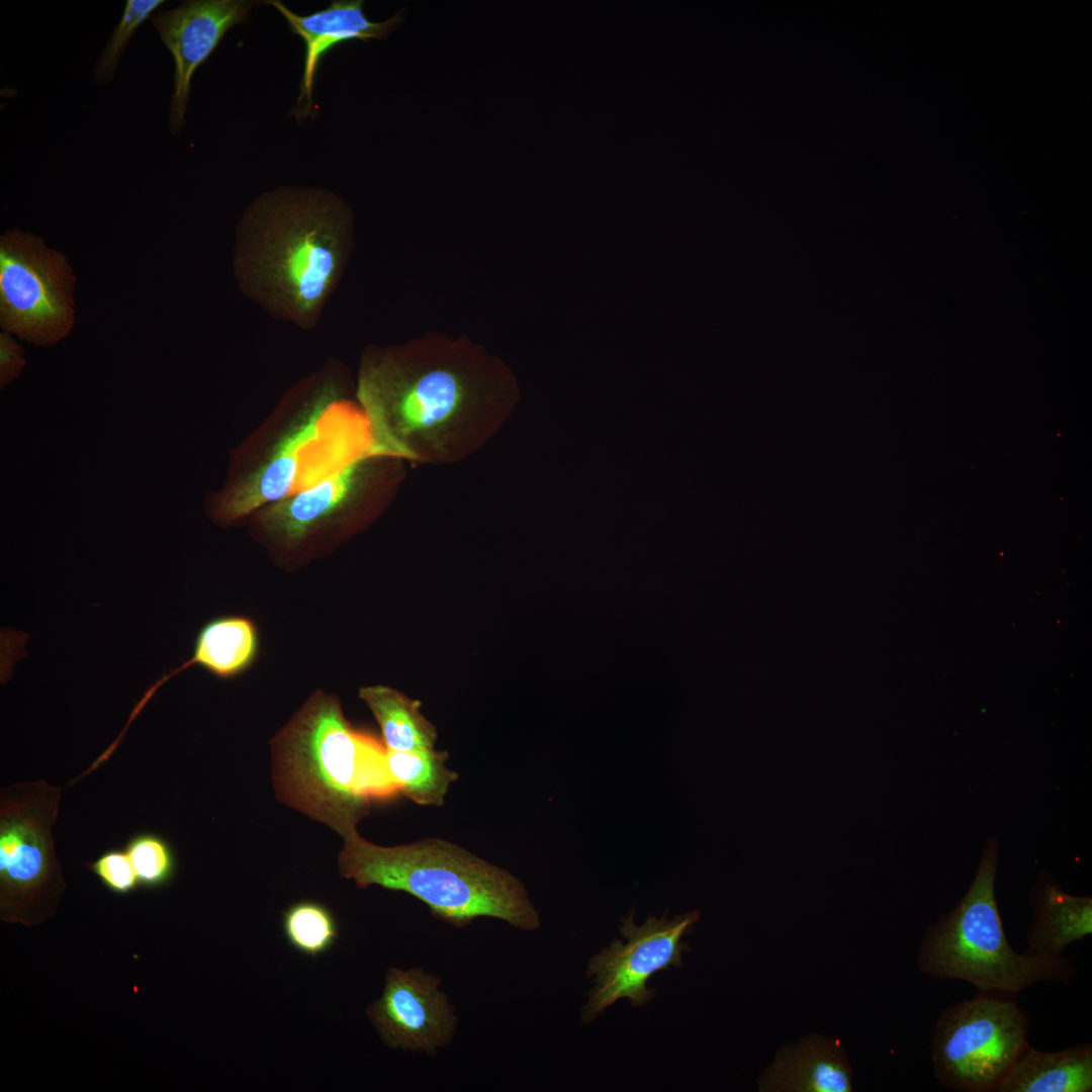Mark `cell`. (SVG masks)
Returning <instances> with one entry per match:
<instances>
[{
  "mask_svg": "<svg viewBox=\"0 0 1092 1092\" xmlns=\"http://www.w3.org/2000/svg\"><path fill=\"white\" fill-rule=\"evenodd\" d=\"M343 840L339 872L358 888L379 886L407 893L455 927H465L480 917L499 919L525 931L541 925L517 877L455 843L425 838L381 846L364 839L356 829Z\"/></svg>",
  "mask_w": 1092,
  "mask_h": 1092,
  "instance_id": "3957f363",
  "label": "cell"
},
{
  "mask_svg": "<svg viewBox=\"0 0 1092 1092\" xmlns=\"http://www.w3.org/2000/svg\"><path fill=\"white\" fill-rule=\"evenodd\" d=\"M386 453L368 412L343 400L322 402L262 468L215 499L213 515L236 520L309 489L353 462Z\"/></svg>",
  "mask_w": 1092,
  "mask_h": 1092,
  "instance_id": "5b68a950",
  "label": "cell"
},
{
  "mask_svg": "<svg viewBox=\"0 0 1092 1092\" xmlns=\"http://www.w3.org/2000/svg\"><path fill=\"white\" fill-rule=\"evenodd\" d=\"M286 20L290 30L299 35L304 43V66L300 93L290 114L305 119L313 114V85L315 73L323 58L340 43L352 40L384 39L403 21L399 10L384 21L367 18L362 0L332 1L328 7L308 15H298L281 1H265Z\"/></svg>",
  "mask_w": 1092,
  "mask_h": 1092,
  "instance_id": "7c38bea8",
  "label": "cell"
},
{
  "mask_svg": "<svg viewBox=\"0 0 1092 1092\" xmlns=\"http://www.w3.org/2000/svg\"><path fill=\"white\" fill-rule=\"evenodd\" d=\"M88 868L110 892L127 895L134 892L140 883L125 849L111 848L88 863Z\"/></svg>",
  "mask_w": 1092,
  "mask_h": 1092,
  "instance_id": "cb8c5ba5",
  "label": "cell"
},
{
  "mask_svg": "<svg viewBox=\"0 0 1092 1092\" xmlns=\"http://www.w3.org/2000/svg\"><path fill=\"white\" fill-rule=\"evenodd\" d=\"M1032 922L1025 934L1028 952L1058 958L1068 945L1092 934V899L1063 892L1040 873L1029 892Z\"/></svg>",
  "mask_w": 1092,
  "mask_h": 1092,
  "instance_id": "9a60e30c",
  "label": "cell"
},
{
  "mask_svg": "<svg viewBox=\"0 0 1092 1092\" xmlns=\"http://www.w3.org/2000/svg\"><path fill=\"white\" fill-rule=\"evenodd\" d=\"M1010 994L981 993L941 1010L930 1053L941 1086L962 1092H995L1029 1044L1027 1014Z\"/></svg>",
  "mask_w": 1092,
  "mask_h": 1092,
  "instance_id": "52a82bcc",
  "label": "cell"
},
{
  "mask_svg": "<svg viewBox=\"0 0 1092 1092\" xmlns=\"http://www.w3.org/2000/svg\"><path fill=\"white\" fill-rule=\"evenodd\" d=\"M164 0H127L121 18L102 50L93 71V79L106 85L113 79L120 57L136 29L163 4Z\"/></svg>",
  "mask_w": 1092,
  "mask_h": 1092,
  "instance_id": "603a6c76",
  "label": "cell"
},
{
  "mask_svg": "<svg viewBox=\"0 0 1092 1092\" xmlns=\"http://www.w3.org/2000/svg\"><path fill=\"white\" fill-rule=\"evenodd\" d=\"M25 353L12 334H0V387L5 388L17 378L25 365Z\"/></svg>",
  "mask_w": 1092,
  "mask_h": 1092,
  "instance_id": "d4e9b609",
  "label": "cell"
},
{
  "mask_svg": "<svg viewBox=\"0 0 1092 1092\" xmlns=\"http://www.w3.org/2000/svg\"><path fill=\"white\" fill-rule=\"evenodd\" d=\"M62 789L44 780L0 792V917L37 925L52 916L66 891L53 828Z\"/></svg>",
  "mask_w": 1092,
  "mask_h": 1092,
  "instance_id": "8992f818",
  "label": "cell"
},
{
  "mask_svg": "<svg viewBox=\"0 0 1092 1092\" xmlns=\"http://www.w3.org/2000/svg\"><path fill=\"white\" fill-rule=\"evenodd\" d=\"M998 846L991 840L968 891L926 930L917 951L921 973L963 980L981 993L1015 995L1041 981L1068 985L1077 970L1064 956L1043 957L1010 946L995 897Z\"/></svg>",
  "mask_w": 1092,
  "mask_h": 1092,
  "instance_id": "277c9868",
  "label": "cell"
},
{
  "mask_svg": "<svg viewBox=\"0 0 1092 1092\" xmlns=\"http://www.w3.org/2000/svg\"><path fill=\"white\" fill-rule=\"evenodd\" d=\"M256 2L248 0H187L155 13L152 22L174 61L173 93L168 125L177 134L185 113L196 69L216 49L224 34L244 22Z\"/></svg>",
  "mask_w": 1092,
  "mask_h": 1092,
  "instance_id": "8fae6325",
  "label": "cell"
},
{
  "mask_svg": "<svg viewBox=\"0 0 1092 1092\" xmlns=\"http://www.w3.org/2000/svg\"><path fill=\"white\" fill-rule=\"evenodd\" d=\"M258 649L255 625L242 616H221L208 621L199 630L191 658L159 678L144 695L146 702L167 679L178 672L199 665L219 678H231L253 662Z\"/></svg>",
  "mask_w": 1092,
  "mask_h": 1092,
  "instance_id": "e0dca14e",
  "label": "cell"
},
{
  "mask_svg": "<svg viewBox=\"0 0 1092 1092\" xmlns=\"http://www.w3.org/2000/svg\"><path fill=\"white\" fill-rule=\"evenodd\" d=\"M135 871L140 887L156 890L168 885L176 871L169 842L154 832L132 835L124 846Z\"/></svg>",
  "mask_w": 1092,
  "mask_h": 1092,
  "instance_id": "7402d4cb",
  "label": "cell"
},
{
  "mask_svg": "<svg viewBox=\"0 0 1092 1092\" xmlns=\"http://www.w3.org/2000/svg\"><path fill=\"white\" fill-rule=\"evenodd\" d=\"M447 753L435 748L386 751V767L398 792L423 806H442L457 774L446 765Z\"/></svg>",
  "mask_w": 1092,
  "mask_h": 1092,
  "instance_id": "ffe728a7",
  "label": "cell"
},
{
  "mask_svg": "<svg viewBox=\"0 0 1092 1092\" xmlns=\"http://www.w3.org/2000/svg\"><path fill=\"white\" fill-rule=\"evenodd\" d=\"M359 696L378 722L383 744L388 750L415 751L435 748L437 731L422 714L420 702L383 686L362 688Z\"/></svg>",
  "mask_w": 1092,
  "mask_h": 1092,
  "instance_id": "d6986e66",
  "label": "cell"
},
{
  "mask_svg": "<svg viewBox=\"0 0 1092 1092\" xmlns=\"http://www.w3.org/2000/svg\"><path fill=\"white\" fill-rule=\"evenodd\" d=\"M282 929L288 943L307 957H318L333 947L339 936L333 913L314 901H299L283 913Z\"/></svg>",
  "mask_w": 1092,
  "mask_h": 1092,
  "instance_id": "44dd1931",
  "label": "cell"
},
{
  "mask_svg": "<svg viewBox=\"0 0 1092 1092\" xmlns=\"http://www.w3.org/2000/svg\"><path fill=\"white\" fill-rule=\"evenodd\" d=\"M356 461L315 486L286 497L265 515V523L288 541L299 540L322 519L343 504L362 462Z\"/></svg>",
  "mask_w": 1092,
  "mask_h": 1092,
  "instance_id": "ac0fdd59",
  "label": "cell"
},
{
  "mask_svg": "<svg viewBox=\"0 0 1092 1092\" xmlns=\"http://www.w3.org/2000/svg\"><path fill=\"white\" fill-rule=\"evenodd\" d=\"M852 1070L837 1039L810 1034L784 1046L761 1075L759 1091L850 1092Z\"/></svg>",
  "mask_w": 1092,
  "mask_h": 1092,
  "instance_id": "5bb4252c",
  "label": "cell"
},
{
  "mask_svg": "<svg viewBox=\"0 0 1092 1092\" xmlns=\"http://www.w3.org/2000/svg\"><path fill=\"white\" fill-rule=\"evenodd\" d=\"M388 394L397 430L395 447L404 455L401 439H425L445 430L463 411L468 390L452 369L432 367L406 376Z\"/></svg>",
  "mask_w": 1092,
  "mask_h": 1092,
  "instance_id": "4fadbf2b",
  "label": "cell"
},
{
  "mask_svg": "<svg viewBox=\"0 0 1092 1092\" xmlns=\"http://www.w3.org/2000/svg\"><path fill=\"white\" fill-rule=\"evenodd\" d=\"M699 918L698 911L673 919L649 917L641 925L635 924L633 911L622 918L620 932L626 941L615 939L589 960L587 977H593L595 984L582 1007L583 1022L593 1021L620 999H628L633 1007L650 1002L655 991L647 987L649 979L659 971L682 965L681 953L689 947L682 936Z\"/></svg>",
  "mask_w": 1092,
  "mask_h": 1092,
  "instance_id": "9c48e42d",
  "label": "cell"
},
{
  "mask_svg": "<svg viewBox=\"0 0 1092 1092\" xmlns=\"http://www.w3.org/2000/svg\"><path fill=\"white\" fill-rule=\"evenodd\" d=\"M76 278L66 257L43 240L19 230L0 238V325L37 346H50L72 330Z\"/></svg>",
  "mask_w": 1092,
  "mask_h": 1092,
  "instance_id": "ba28073f",
  "label": "cell"
},
{
  "mask_svg": "<svg viewBox=\"0 0 1092 1092\" xmlns=\"http://www.w3.org/2000/svg\"><path fill=\"white\" fill-rule=\"evenodd\" d=\"M350 213L328 190L281 187L263 193L237 231L240 285L271 312L311 327L345 262Z\"/></svg>",
  "mask_w": 1092,
  "mask_h": 1092,
  "instance_id": "6da1fadb",
  "label": "cell"
},
{
  "mask_svg": "<svg viewBox=\"0 0 1092 1092\" xmlns=\"http://www.w3.org/2000/svg\"><path fill=\"white\" fill-rule=\"evenodd\" d=\"M439 986L420 968L388 970L382 996L366 1011L386 1045L435 1055L452 1041L458 1019Z\"/></svg>",
  "mask_w": 1092,
  "mask_h": 1092,
  "instance_id": "30bf717a",
  "label": "cell"
},
{
  "mask_svg": "<svg viewBox=\"0 0 1092 1092\" xmlns=\"http://www.w3.org/2000/svg\"><path fill=\"white\" fill-rule=\"evenodd\" d=\"M386 751L351 726L337 698L316 692L271 741L276 796L343 837L372 801L398 793Z\"/></svg>",
  "mask_w": 1092,
  "mask_h": 1092,
  "instance_id": "7a4b0ae2",
  "label": "cell"
},
{
  "mask_svg": "<svg viewBox=\"0 0 1092 1092\" xmlns=\"http://www.w3.org/2000/svg\"><path fill=\"white\" fill-rule=\"evenodd\" d=\"M1092 1045L1081 1043L1058 1052L1028 1044L995 1092H1090Z\"/></svg>",
  "mask_w": 1092,
  "mask_h": 1092,
  "instance_id": "2e32d148",
  "label": "cell"
}]
</instances>
